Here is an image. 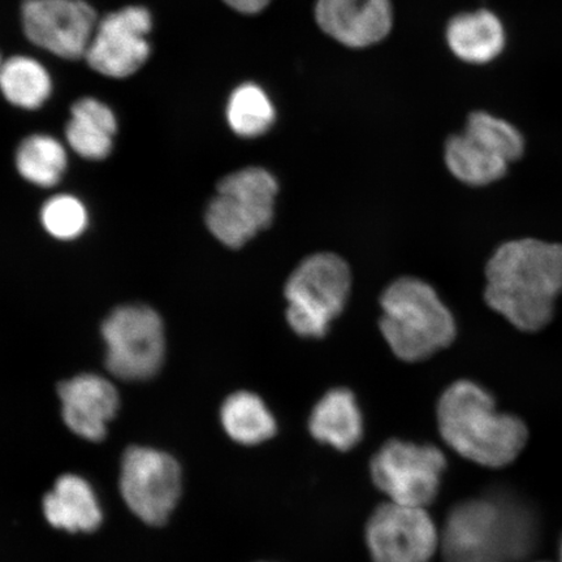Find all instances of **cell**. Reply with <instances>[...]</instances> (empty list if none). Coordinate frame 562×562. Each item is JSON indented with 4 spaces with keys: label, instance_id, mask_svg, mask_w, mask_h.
Segmentation results:
<instances>
[{
    "label": "cell",
    "instance_id": "1",
    "mask_svg": "<svg viewBox=\"0 0 562 562\" xmlns=\"http://www.w3.org/2000/svg\"><path fill=\"white\" fill-rule=\"evenodd\" d=\"M486 277L488 306L518 329L539 331L562 293V245L533 238L504 244L490 259Z\"/></svg>",
    "mask_w": 562,
    "mask_h": 562
},
{
    "label": "cell",
    "instance_id": "2",
    "mask_svg": "<svg viewBox=\"0 0 562 562\" xmlns=\"http://www.w3.org/2000/svg\"><path fill=\"white\" fill-rule=\"evenodd\" d=\"M438 425L447 446L486 468L508 467L529 439L521 419L498 413L490 393L469 381L457 382L442 393Z\"/></svg>",
    "mask_w": 562,
    "mask_h": 562
},
{
    "label": "cell",
    "instance_id": "3",
    "mask_svg": "<svg viewBox=\"0 0 562 562\" xmlns=\"http://www.w3.org/2000/svg\"><path fill=\"white\" fill-rule=\"evenodd\" d=\"M530 518L494 498H473L449 512L440 532L445 562H510L532 544Z\"/></svg>",
    "mask_w": 562,
    "mask_h": 562
},
{
    "label": "cell",
    "instance_id": "4",
    "mask_svg": "<svg viewBox=\"0 0 562 562\" xmlns=\"http://www.w3.org/2000/svg\"><path fill=\"white\" fill-rule=\"evenodd\" d=\"M381 329L393 353L416 362L451 346L456 323L431 285L403 278L383 293Z\"/></svg>",
    "mask_w": 562,
    "mask_h": 562
},
{
    "label": "cell",
    "instance_id": "5",
    "mask_svg": "<svg viewBox=\"0 0 562 562\" xmlns=\"http://www.w3.org/2000/svg\"><path fill=\"white\" fill-rule=\"evenodd\" d=\"M350 291V271L333 252L302 261L285 285L286 319L302 337H322L342 312Z\"/></svg>",
    "mask_w": 562,
    "mask_h": 562
},
{
    "label": "cell",
    "instance_id": "6",
    "mask_svg": "<svg viewBox=\"0 0 562 562\" xmlns=\"http://www.w3.org/2000/svg\"><path fill=\"white\" fill-rule=\"evenodd\" d=\"M278 189L276 178L263 168L248 167L228 175L207 207L211 234L228 248H241L270 226Z\"/></svg>",
    "mask_w": 562,
    "mask_h": 562
},
{
    "label": "cell",
    "instance_id": "7",
    "mask_svg": "<svg viewBox=\"0 0 562 562\" xmlns=\"http://www.w3.org/2000/svg\"><path fill=\"white\" fill-rule=\"evenodd\" d=\"M119 491L126 507L140 521L165 525L184 491L181 463L160 449L131 446L123 454Z\"/></svg>",
    "mask_w": 562,
    "mask_h": 562
},
{
    "label": "cell",
    "instance_id": "8",
    "mask_svg": "<svg viewBox=\"0 0 562 562\" xmlns=\"http://www.w3.org/2000/svg\"><path fill=\"white\" fill-rule=\"evenodd\" d=\"M108 346L105 368L123 382L149 381L164 363L166 340L164 322L147 306H122L103 322Z\"/></svg>",
    "mask_w": 562,
    "mask_h": 562
},
{
    "label": "cell",
    "instance_id": "9",
    "mask_svg": "<svg viewBox=\"0 0 562 562\" xmlns=\"http://www.w3.org/2000/svg\"><path fill=\"white\" fill-rule=\"evenodd\" d=\"M446 469L439 448L396 439L386 441L370 463L372 482L390 502L417 508L438 496Z\"/></svg>",
    "mask_w": 562,
    "mask_h": 562
},
{
    "label": "cell",
    "instance_id": "10",
    "mask_svg": "<svg viewBox=\"0 0 562 562\" xmlns=\"http://www.w3.org/2000/svg\"><path fill=\"white\" fill-rule=\"evenodd\" d=\"M372 562H430L440 548V532L426 508L385 503L367 525Z\"/></svg>",
    "mask_w": 562,
    "mask_h": 562
},
{
    "label": "cell",
    "instance_id": "11",
    "mask_svg": "<svg viewBox=\"0 0 562 562\" xmlns=\"http://www.w3.org/2000/svg\"><path fill=\"white\" fill-rule=\"evenodd\" d=\"M21 18L32 44L68 60L86 58L98 25L86 0H25Z\"/></svg>",
    "mask_w": 562,
    "mask_h": 562
},
{
    "label": "cell",
    "instance_id": "12",
    "mask_svg": "<svg viewBox=\"0 0 562 562\" xmlns=\"http://www.w3.org/2000/svg\"><path fill=\"white\" fill-rule=\"evenodd\" d=\"M151 15L144 7H125L98 23L86 59L95 72L124 79L143 67L149 58L147 34Z\"/></svg>",
    "mask_w": 562,
    "mask_h": 562
},
{
    "label": "cell",
    "instance_id": "13",
    "mask_svg": "<svg viewBox=\"0 0 562 562\" xmlns=\"http://www.w3.org/2000/svg\"><path fill=\"white\" fill-rule=\"evenodd\" d=\"M61 419L83 440L100 442L117 417L122 395L116 385L98 374H80L56 385Z\"/></svg>",
    "mask_w": 562,
    "mask_h": 562
},
{
    "label": "cell",
    "instance_id": "14",
    "mask_svg": "<svg viewBox=\"0 0 562 562\" xmlns=\"http://www.w3.org/2000/svg\"><path fill=\"white\" fill-rule=\"evenodd\" d=\"M316 23L321 30L349 47H368L390 34L391 0H318Z\"/></svg>",
    "mask_w": 562,
    "mask_h": 562
},
{
    "label": "cell",
    "instance_id": "15",
    "mask_svg": "<svg viewBox=\"0 0 562 562\" xmlns=\"http://www.w3.org/2000/svg\"><path fill=\"white\" fill-rule=\"evenodd\" d=\"M42 510L48 525L68 533H89L100 529L104 512L97 491L87 477L63 474L46 492Z\"/></svg>",
    "mask_w": 562,
    "mask_h": 562
},
{
    "label": "cell",
    "instance_id": "16",
    "mask_svg": "<svg viewBox=\"0 0 562 562\" xmlns=\"http://www.w3.org/2000/svg\"><path fill=\"white\" fill-rule=\"evenodd\" d=\"M447 41L457 58L472 65H487L504 52L507 33L494 12L477 10L449 21Z\"/></svg>",
    "mask_w": 562,
    "mask_h": 562
},
{
    "label": "cell",
    "instance_id": "17",
    "mask_svg": "<svg viewBox=\"0 0 562 562\" xmlns=\"http://www.w3.org/2000/svg\"><path fill=\"white\" fill-rule=\"evenodd\" d=\"M308 430L315 440L337 451L355 448L363 437V417L353 393L346 389L326 393L314 406Z\"/></svg>",
    "mask_w": 562,
    "mask_h": 562
},
{
    "label": "cell",
    "instance_id": "18",
    "mask_svg": "<svg viewBox=\"0 0 562 562\" xmlns=\"http://www.w3.org/2000/svg\"><path fill=\"white\" fill-rule=\"evenodd\" d=\"M116 130L115 114L108 104L95 98H82L72 105L66 137L80 157L101 160L110 156Z\"/></svg>",
    "mask_w": 562,
    "mask_h": 562
},
{
    "label": "cell",
    "instance_id": "19",
    "mask_svg": "<svg viewBox=\"0 0 562 562\" xmlns=\"http://www.w3.org/2000/svg\"><path fill=\"white\" fill-rule=\"evenodd\" d=\"M224 435L237 446L255 447L276 437L278 425L263 400L248 391L232 393L220 411Z\"/></svg>",
    "mask_w": 562,
    "mask_h": 562
},
{
    "label": "cell",
    "instance_id": "20",
    "mask_svg": "<svg viewBox=\"0 0 562 562\" xmlns=\"http://www.w3.org/2000/svg\"><path fill=\"white\" fill-rule=\"evenodd\" d=\"M446 164L456 179L474 187L501 180L510 165L465 132L448 139Z\"/></svg>",
    "mask_w": 562,
    "mask_h": 562
},
{
    "label": "cell",
    "instance_id": "21",
    "mask_svg": "<svg viewBox=\"0 0 562 562\" xmlns=\"http://www.w3.org/2000/svg\"><path fill=\"white\" fill-rule=\"evenodd\" d=\"M52 89V77L46 68L27 56H13L0 68V93L20 109H40L50 97Z\"/></svg>",
    "mask_w": 562,
    "mask_h": 562
},
{
    "label": "cell",
    "instance_id": "22",
    "mask_svg": "<svg viewBox=\"0 0 562 562\" xmlns=\"http://www.w3.org/2000/svg\"><path fill=\"white\" fill-rule=\"evenodd\" d=\"M16 167L21 176L34 186L52 188L67 168V153L58 139L34 135L21 143L16 153Z\"/></svg>",
    "mask_w": 562,
    "mask_h": 562
},
{
    "label": "cell",
    "instance_id": "23",
    "mask_svg": "<svg viewBox=\"0 0 562 562\" xmlns=\"http://www.w3.org/2000/svg\"><path fill=\"white\" fill-rule=\"evenodd\" d=\"M227 119L237 136L258 137L276 122V109L262 88L256 83H244L229 98Z\"/></svg>",
    "mask_w": 562,
    "mask_h": 562
},
{
    "label": "cell",
    "instance_id": "24",
    "mask_svg": "<svg viewBox=\"0 0 562 562\" xmlns=\"http://www.w3.org/2000/svg\"><path fill=\"white\" fill-rule=\"evenodd\" d=\"M467 135L513 164L522 157L525 139L515 125L490 112L476 111L468 119Z\"/></svg>",
    "mask_w": 562,
    "mask_h": 562
},
{
    "label": "cell",
    "instance_id": "25",
    "mask_svg": "<svg viewBox=\"0 0 562 562\" xmlns=\"http://www.w3.org/2000/svg\"><path fill=\"white\" fill-rule=\"evenodd\" d=\"M41 220L48 234L59 240H74L88 226L86 206L76 196L67 194L48 200L41 211Z\"/></svg>",
    "mask_w": 562,
    "mask_h": 562
},
{
    "label": "cell",
    "instance_id": "26",
    "mask_svg": "<svg viewBox=\"0 0 562 562\" xmlns=\"http://www.w3.org/2000/svg\"><path fill=\"white\" fill-rule=\"evenodd\" d=\"M224 2L237 12L252 15V13L263 11L271 0H224Z\"/></svg>",
    "mask_w": 562,
    "mask_h": 562
},
{
    "label": "cell",
    "instance_id": "27",
    "mask_svg": "<svg viewBox=\"0 0 562 562\" xmlns=\"http://www.w3.org/2000/svg\"><path fill=\"white\" fill-rule=\"evenodd\" d=\"M560 562H562V540H561V547H560Z\"/></svg>",
    "mask_w": 562,
    "mask_h": 562
},
{
    "label": "cell",
    "instance_id": "28",
    "mask_svg": "<svg viewBox=\"0 0 562 562\" xmlns=\"http://www.w3.org/2000/svg\"><path fill=\"white\" fill-rule=\"evenodd\" d=\"M2 65H3V60H2V58H0V68H2Z\"/></svg>",
    "mask_w": 562,
    "mask_h": 562
}]
</instances>
